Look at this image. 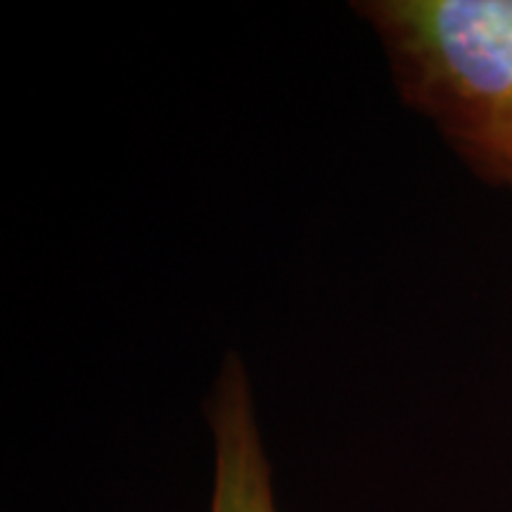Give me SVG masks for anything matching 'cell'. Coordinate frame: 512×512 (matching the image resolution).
Wrapping results in <instances>:
<instances>
[{
	"label": "cell",
	"mask_w": 512,
	"mask_h": 512,
	"mask_svg": "<svg viewBox=\"0 0 512 512\" xmlns=\"http://www.w3.org/2000/svg\"><path fill=\"white\" fill-rule=\"evenodd\" d=\"M403 105L484 183L512 190V0L354 3Z\"/></svg>",
	"instance_id": "1"
},
{
	"label": "cell",
	"mask_w": 512,
	"mask_h": 512,
	"mask_svg": "<svg viewBox=\"0 0 512 512\" xmlns=\"http://www.w3.org/2000/svg\"><path fill=\"white\" fill-rule=\"evenodd\" d=\"M204 415L214 439L211 512H278L252 382L235 351L223 358Z\"/></svg>",
	"instance_id": "2"
}]
</instances>
